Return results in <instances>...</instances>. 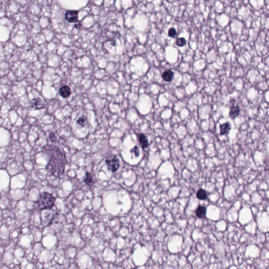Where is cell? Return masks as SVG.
I'll return each instance as SVG.
<instances>
[{
  "instance_id": "5bb4252c",
  "label": "cell",
  "mask_w": 269,
  "mask_h": 269,
  "mask_svg": "<svg viewBox=\"0 0 269 269\" xmlns=\"http://www.w3.org/2000/svg\"><path fill=\"white\" fill-rule=\"evenodd\" d=\"M87 119L85 116H82L79 117L77 119V123L81 127H84L85 126L86 124L87 123Z\"/></svg>"
},
{
  "instance_id": "9c48e42d",
  "label": "cell",
  "mask_w": 269,
  "mask_h": 269,
  "mask_svg": "<svg viewBox=\"0 0 269 269\" xmlns=\"http://www.w3.org/2000/svg\"><path fill=\"white\" fill-rule=\"evenodd\" d=\"M174 73L171 70L168 69L165 71L162 74V77L163 79L168 82H170L174 79Z\"/></svg>"
},
{
  "instance_id": "8fae6325",
  "label": "cell",
  "mask_w": 269,
  "mask_h": 269,
  "mask_svg": "<svg viewBox=\"0 0 269 269\" xmlns=\"http://www.w3.org/2000/svg\"><path fill=\"white\" fill-rule=\"evenodd\" d=\"M84 182L90 187H92L94 185V184L95 183V181L94 180L93 177L92 176V174L89 172H86L85 176L84 179Z\"/></svg>"
},
{
  "instance_id": "9a60e30c",
  "label": "cell",
  "mask_w": 269,
  "mask_h": 269,
  "mask_svg": "<svg viewBox=\"0 0 269 269\" xmlns=\"http://www.w3.org/2000/svg\"><path fill=\"white\" fill-rule=\"evenodd\" d=\"M130 153L133 155L135 157H138L140 155V148L137 146H134L130 150Z\"/></svg>"
},
{
  "instance_id": "ba28073f",
  "label": "cell",
  "mask_w": 269,
  "mask_h": 269,
  "mask_svg": "<svg viewBox=\"0 0 269 269\" xmlns=\"http://www.w3.org/2000/svg\"><path fill=\"white\" fill-rule=\"evenodd\" d=\"M220 134L221 135H226L228 134L229 133V131L231 130V126L229 123L226 122L225 123L220 125Z\"/></svg>"
},
{
  "instance_id": "ac0fdd59",
  "label": "cell",
  "mask_w": 269,
  "mask_h": 269,
  "mask_svg": "<svg viewBox=\"0 0 269 269\" xmlns=\"http://www.w3.org/2000/svg\"><path fill=\"white\" fill-rule=\"evenodd\" d=\"M49 139L51 140V142L52 143H55L57 140V137L56 134H55V133H49Z\"/></svg>"
},
{
  "instance_id": "6da1fadb",
  "label": "cell",
  "mask_w": 269,
  "mask_h": 269,
  "mask_svg": "<svg viewBox=\"0 0 269 269\" xmlns=\"http://www.w3.org/2000/svg\"><path fill=\"white\" fill-rule=\"evenodd\" d=\"M43 151L49 156V160L46 167L47 170L56 177L62 175L64 173L67 162L65 155L59 148L54 145L44 146Z\"/></svg>"
},
{
  "instance_id": "7a4b0ae2",
  "label": "cell",
  "mask_w": 269,
  "mask_h": 269,
  "mask_svg": "<svg viewBox=\"0 0 269 269\" xmlns=\"http://www.w3.org/2000/svg\"><path fill=\"white\" fill-rule=\"evenodd\" d=\"M55 198L51 194L44 192L40 195L39 198L36 201V205L39 210L51 209L54 205Z\"/></svg>"
},
{
  "instance_id": "4fadbf2b",
  "label": "cell",
  "mask_w": 269,
  "mask_h": 269,
  "mask_svg": "<svg viewBox=\"0 0 269 269\" xmlns=\"http://www.w3.org/2000/svg\"><path fill=\"white\" fill-rule=\"evenodd\" d=\"M197 197L200 200H205L207 198V192L203 189H200L197 192Z\"/></svg>"
},
{
  "instance_id": "7c38bea8",
  "label": "cell",
  "mask_w": 269,
  "mask_h": 269,
  "mask_svg": "<svg viewBox=\"0 0 269 269\" xmlns=\"http://www.w3.org/2000/svg\"><path fill=\"white\" fill-rule=\"evenodd\" d=\"M240 113V109L238 106H232L229 112V116L232 119H235Z\"/></svg>"
},
{
  "instance_id": "e0dca14e",
  "label": "cell",
  "mask_w": 269,
  "mask_h": 269,
  "mask_svg": "<svg viewBox=\"0 0 269 269\" xmlns=\"http://www.w3.org/2000/svg\"><path fill=\"white\" fill-rule=\"evenodd\" d=\"M177 35V31L176 29L174 28H171L169 29L168 31V35L171 38H175Z\"/></svg>"
},
{
  "instance_id": "3957f363",
  "label": "cell",
  "mask_w": 269,
  "mask_h": 269,
  "mask_svg": "<svg viewBox=\"0 0 269 269\" xmlns=\"http://www.w3.org/2000/svg\"><path fill=\"white\" fill-rule=\"evenodd\" d=\"M105 163L107 168L112 172H116L120 167L119 160L115 155H110L106 158Z\"/></svg>"
},
{
  "instance_id": "5b68a950",
  "label": "cell",
  "mask_w": 269,
  "mask_h": 269,
  "mask_svg": "<svg viewBox=\"0 0 269 269\" xmlns=\"http://www.w3.org/2000/svg\"><path fill=\"white\" fill-rule=\"evenodd\" d=\"M30 106L34 109L39 110L41 109H45V104L41 98L38 97V98H35L31 100V102L30 103Z\"/></svg>"
},
{
  "instance_id": "2e32d148",
  "label": "cell",
  "mask_w": 269,
  "mask_h": 269,
  "mask_svg": "<svg viewBox=\"0 0 269 269\" xmlns=\"http://www.w3.org/2000/svg\"><path fill=\"white\" fill-rule=\"evenodd\" d=\"M176 44L178 46L182 47V46H185L186 44V40L184 38H178L177 41H176Z\"/></svg>"
},
{
  "instance_id": "8992f818",
  "label": "cell",
  "mask_w": 269,
  "mask_h": 269,
  "mask_svg": "<svg viewBox=\"0 0 269 269\" xmlns=\"http://www.w3.org/2000/svg\"><path fill=\"white\" fill-rule=\"evenodd\" d=\"M137 137L138 142L143 149H145L148 147L149 145L148 140L147 137L144 134H141V133L137 134Z\"/></svg>"
},
{
  "instance_id": "30bf717a",
  "label": "cell",
  "mask_w": 269,
  "mask_h": 269,
  "mask_svg": "<svg viewBox=\"0 0 269 269\" xmlns=\"http://www.w3.org/2000/svg\"><path fill=\"white\" fill-rule=\"evenodd\" d=\"M206 212H207V210H206V207L200 205L199 206V207L197 209V210L195 211V214L198 218L202 219L205 218Z\"/></svg>"
},
{
  "instance_id": "52a82bcc",
  "label": "cell",
  "mask_w": 269,
  "mask_h": 269,
  "mask_svg": "<svg viewBox=\"0 0 269 269\" xmlns=\"http://www.w3.org/2000/svg\"><path fill=\"white\" fill-rule=\"evenodd\" d=\"M72 92L69 86L67 85L63 86L59 90V94L63 98H67L71 95Z\"/></svg>"
},
{
  "instance_id": "277c9868",
  "label": "cell",
  "mask_w": 269,
  "mask_h": 269,
  "mask_svg": "<svg viewBox=\"0 0 269 269\" xmlns=\"http://www.w3.org/2000/svg\"><path fill=\"white\" fill-rule=\"evenodd\" d=\"M65 18L69 23H76L79 20V11L76 10H68L65 12Z\"/></svg>"
}]
</instances>
